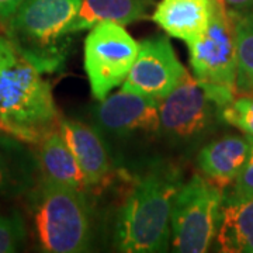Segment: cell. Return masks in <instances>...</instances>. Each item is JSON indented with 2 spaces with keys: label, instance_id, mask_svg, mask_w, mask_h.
I'll use <instances>...</instances> for the list:
<instances>
[{
  "label": "cell",
  "instance_id": "6da1fadb",
  "mask_svg": "<svg viewBox=\"0 0 253 253\" xmlns=\"http://www.w3.org/2000/svg\"><path fill=\"white\" fill-rule=\"evenodd\" d=\"M183 183V172L172 161L149 159L139 166L114 221L116 251L155 253L169 249L173 201Z\"/></svg>",
  "mask_w": 253,
  "mask_h": 253
},
{
  "label": "cell",
  "instance_id": "7a4b0ae2",
  "mask_svg": "<svg viewBox=\"0 0 253 253\" xmlns=\"http://www.w3.org/2000/svg\"><path fill=\"white\" fill-rule=\"evenodd\" d=\"M37 246L46 253L89 252L93 217L86 191L42 177L26 194Z\"/></svg>",
  "mask_w": 253,
  "mask_h": 253
},
{
  "label": "cell",
  "instance_id": "3957f363",
  "mask_svg": "<svg viewBox=\"0 0 253 253\" xmlns=\"http://www.w3.org/2000/svg\"><path fill=\"white\" fill-rule=\"evenodd\" d=\"M79 9L81 0H24L3 24L4 36L40 72H58L68 59Z\"/></svg>",
  "mask_w": 253,
  "mask_h": 253
},
{
  "label": "cell",
  "instance_id": "277c9868",
  "mask_svg": "<svg viewBox=\"0 0 253 253\" xmlns=\"http://www.w3.org/2000/svg\"><path fill=\"white\" fill-rule=\"evenodd\" d=\"M235 90L187 76L159 100V139L177 154L190 155L222 123V109Z\"/></svg>",
  "mask_w": 253,
  "mask_h": 253
},
{
  "label": "cell",
  "instance_id": "5b68a950",
  "mask_svg": "<svg viewBox=\"0 0 253 253\" xmlns=\"http://www.w3.org/2000/svg\"><path fill=\"white\" fill-rule=\"evenodd\" d=\"M0 113L42 132L58 121L51 83L6 36H0Z\"/></svg>",
  "mask_w": 253,
  "mask_h": 253
},
{
  "label": "cell",
  "instance_id": "8992f818",
  "mask_svg": "<svg viewBox=\"0 0 253 253\" xmlns=\"http://www.w3.org/2000/svg\"><path fill=\"white\" fill-rule=\"evenodd\" d=\"M224 189L193 174L176 194L173 201L172 239L173 252L204 253L210 251L217 238Z\"/></svg>",
  "mask_w": 253,
  "mask_h": 253
},
{
  "label": "cell",
  "instance_id": "52a82bcc",
  "mask_svg": "<svg viewBox=\"0 0 253 253\" xmlns=\"http://www.w3.org/2000/svg\"><path fill=\"white\" fill-rule=\"evenodd\" d=\"M138 55V42L117 23H99L84 38L83 65L93 99H106L126 79Z\"/></svg>",
  "mask_w": 253,
  "mask_h": 253
},
{
  "label": "cell",
  "instance_id": "ba28073f",
  "mask_svg": "<svg viewBox=\"0 0 253 253\" xmlns=\"http://www.w3.org/2000/svg\"><path fill=\"white\" fill-rule=\"evenodd\" d=\"M90 118L110 148L159 139V100L120 90L97 101Z\"/></svg>",
  "mask_w": 253,
  "mask_h": 253
},
{
  "label": "cell",
  "instance_id": "9c48e42d",
  "mask_svg": "<svg viewBox=\"0 0 253 253\" xmlns=\"http://www.w3.org/2000/svg\"><path fill=\"white\" fill-rule=\"evenodd\" d=\"M196 81L225 86L236 91V40L234 21L221 0H215L207 31L187 44Z\"/></svg>",
  "mask_w": 253,
  "mask_h": 253
},
{
  "label": "cell",
  "instance_id": "30bf717a",
  "mask_svg": "<svg viewBox=\"0 0 253 253\" xmlns=\"http://www.w3.org/2000/svg\"><path fill=\"white\" fill-rule=\"evenodd\" d=\"M189 76L169 38L158 36L138 42V55L121 90L162 100Z\"/></svg>",
  "mask_w": 253,
  "mask_h": 253
},
{
  "label": "cell",
  "instance_id": "8fae6325",
  "mask_svg": "<svg viewBox=\"0 0 253 253\" xmlns=\"http://www.w3.org/2000/svg\"><path fill=\"white\" fill-rule=\"evenodd\" d=\"M58 128L81 168L87 190L106 186L116 170V159L103 135L81 120L62 118Z\"/></svg>",
  "mask_w": 253,
  "mask_h": 253
},
{
  "label": "cell",
  "instance_id": "7c38bea8",
  "mask_svg": "<svg viewBox=\"0 0 253 253\" xmlns=\"http://www.w3.org/2000/svg\"><path fill=\"white\" fill-rule=\"evenodd\" d=\"M41 179L36 151L13 136L0 135V197L26 196Z\"/></svg>",
  "mask_w": 253,
  "mask_h": 253
},
{
  "label": "cell",
  "instance_id": "4fadbf2b",
  "mask_svg": "<svg viewBox=\"0 0 253 253\" xmlns=\"http://www.w3.org/2000/svg\"><path fill=\"white\" fill-rule=\"evenodd\" d=\"M215 0H161L152 20L168 36L190 44L207 31Z\"/></svg>",
  "mask_w": 253,
  "mask_h": 253
},
{
  "label": "cell",
  "instance_id": "5bb4252c",
  "mask_svg": "<svg viewBox=\"0 0 253 253\" xmlns=\"http://www.w3.org/2000/svg\"><path fill=\"white\" fill-rule=\"evenodd\" d=\"M251 154L248 136L226 135L210 141L197 154L201 174L221 189L232 184L241 174Z\"/></svg>",
  "mask_w": 253,
  "mask_h": 253
},
{
  "label": "cell",
  "instance_id": "9a60e30c",
  "mask_svg": "<svg viewBox=\"0 0 253 253\" xmlns=\"http://www.w3.org/2000/svg\"><path fill=\"white\" fill-rule=\"evenodd\" d=\"M215 241L218 252L253 253V194L224 193Z\"/></svg>",
  "mask_w": 253,
  "mask_h": 253
},
{
  "label": "cell",
  "instance_id": "2e32d148",
  "mask_svg": "<svg viewBox=\"0 0 253 253\" xmlns=\"http://www.w3.org/2000/svg\"><path fill=\"white\" fill-rule=\"evenodd\" d=\"M37 146L42 177L81 191H87L83 173L71 148L61 135L58 124L46 131Z\"/></svg>",
  "mask_w": 253,
  "mask_h": 253
},
{
  "label": "cell",
  "instance_id": "e0dca14e",
  "mask_svg": "<svg viewBox=\"0 0 253 253\" xmlns=\"http://www.w3.org/2000/svg\"><path fill=\"white\" fill-rule=\"evenodd\" d=\"M154 0H81V9L71 26V34H78L99 23L128 26L148 18Z\"/></svg>",
  "mask_w": 253,
  "mask_h": 253
},
{
  "label": "cell",
  "instance_id": "ac0fdd59",
  "mask_svg": "<svg viewBox=\"0 0 253 253\" xmlns=\"http://www.w3.org/2000/svg\"><path fill=\"white\" fill-rule=\"evenodd\" d=\"M229 13L236 40V93L253 94V10Z\"/></svg>",
  "mask_w": 253,
  "mask_h": 253
},
{
  "label": "cell",
  "instance_id": "d6986e66",
  "mask_svg": "<svg viewBox=\"0 0 253 253\" xmlns=\"http://www.w3.org/2000/svg\"><path fill=\"white\" fill-rule=\"evenodd\" d=\"M222 123L236 126L245 135L253 136V94L234 97L221 113Z\"/></svg>",
  "mask_w": 253,
  "mask_h": 253
},
{
  "label": "cell",
  "instance_id": "ffe728a7",
  "mask_svg": "<svg viewBox=\"0 0 253 253\" xmlns=\"http://www.w3.org/2000/svg\"><path fill=\"white\" fill-rule=\"evenodd\" d=\"M26 238V225L17 212L11 215L0 214V253L17 252L23 248Z\"/></svg>",
  "mask_w": 253,
  "mask_h": 253
},
{
  "label": "cell",
  "instance_id": "44dd1931",
  "mask_svg": "<svg viewBox=\"0 0 253 253\" xmlns=\"http://www.w3.org/2000/svg\"><path fill=\"white\" fill-rule=\"evenodd\" d=\"M45 132L28 128V126H18L0 113V135L13 136V138H17L20 141L27 142L30 145H38Z\"/></svg>",
  "mask_w": 253,
  "mask_h": 253
},
{
  "label": "cell",
  "instance_id": "7402d4cb",
  "mask_svg": "<svg viewBox=\"0 0 253 253\" xmlns=\"http://www.w3.org/2000/svg\"><path fill=\"white\" fill-rule=\"evenodd\" d=\"M248 138L251 141V154H249L248 162L245 165L241 174L234 181V187L229 191V193L238 194V196H251V194H253V136H248Z\"/></svg>",
  "mask_w": 253,
  "mask_h": 253
},
{
  "label": "cell",
  "instance_id": "603a6c76",
  "mask_svg": "<svg viewBox=\"0 0 253 253\" xmlns=\"http://www.w3.org/2000/svg\"><path fill=\"white\" fill-rule=\"evenodd\" d=\"M24 0H0V24L3 26L9 20L16 10L21 6Z\"/></svg>",
  "mask_w": 253,
  "mask_h": 253
},
{
  "label": "cell",
  "instance_id": "cb8c5ba5",
  "mask_svg": "<svg viewBox=\"0 0 253 253\" xmlns=\"http://www.w3.org/2000/svg\"><path fill=\"white\" fill-rule=\"evenodd\" d=\"M226 9L234 11H245L253 10V0H221Z\"/></svg>",
  "mask_w": 253,
  "mask_h": 253
}]
</instances>
